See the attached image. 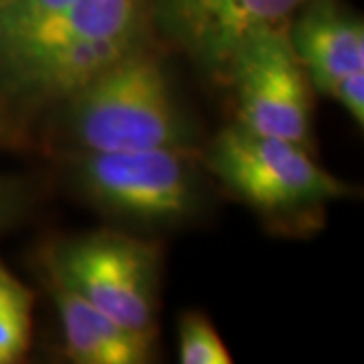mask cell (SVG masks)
<instances>
[{
    "label": "cell",
    "mask_w": 364,
    "mask_h": 364,
    "mask_svg": "<svg viewBox=\"0 0 364 364\" xmlns=\"http://www.w3.org/2000/svg\"><path fill=\"white\" fill-rule=\"evenodd\" d=\"M182 364H229L231 354L203 314H184L178 328Z\"/></svg>",
    "instance_id": "obj_12"
},
{
    "label": "cell",
    "mask_w": 364,
    "mask_h": 364,
    "mask_svg": "<svg viewBox=\"0 0 364 364\" xmlns=\"http://www.w3.org/2000/svg\"><path fill=\"white\" fill-rule=\"evenodd\" d=\"M332 100H336L348 114L352 119L358 124V128L364 126V71H354L344 79H340L336 87L330 95Z\"/></svg>",
    "instance_id": "obj_13"
},
{
    "label": "cell",
    "mask_w": 364,
    "mask_h": 364,
    "mask_svg": "<svg viewBox=\"0 0 364 364\" xmlns=\"http://www.w3.org/2000/svg\"><path fill=\"white\" fill-rule=\"evenodd\" d=\"M6 130V109H4V102H2V83H0V136Z\"/></svg>",
    "instance_id": "obj_15"
},
{
    "label": "cell",
    "mask_w": 364,
    "mask_h": 364,
    "mask_svg": "<svg viewBox=\"0 0 364 364\" xmlns=\"http://www.w3.org/2000/svg\"><path fill=\"white\" fill-rule=\"evenodd\" d=\"M73 0H6L0 6V51L51 23Z\"/></svg>",
    "instance_id": "obj_11"
},
{
    "label": "cell",
    "mask_w": 364,
    "mask_h": 364,
    "mask_svg": "<svg viewBox=\"0 0 364 364\" xmlns=\"http://www.w3.org/2000/svg\"><path fill=\"white\" fill-rule=\"evenodd\" d=\"M67 102V128L85 152L191 148L193 132L172 97L164 69L144 47Z\"/></svg>",
    "instance_id": "obj_2"
},
{
    "label": "cell",
    "mask_w": 364,
    "mask_h": 364,
    "mask_svg": "<svg viewBox=\"0 0 364 364\" xmlns=\"http://www.w3.org/2000/svg\"><path fill=\"white\" fill-rule=\"evenodd\" d=\"M287 28L273 25L253 31L235 47L225 73L233 83L239 126L308 146L312 83Z\"/></svg>",
    "instance_id": "obj_5"
},
{
    "label": "cell",
    "mask_w": 364,
    "mask_h": 364,
    "mask_svg": "<svg viewBox=\"0 0 364 364\" xmlns=\"http://www.w3.org/2000/svg\"><path fill=\"white\" fill-rule=\"evenodd\" d=\"M146 0H73L51 23L0 51V83L35 100H69L142 47Z\"/></svg>",
    "instance_id": "obj_1"
},
{
    "label": "cell",
    "mask_w": 364,
    "mask_h": 364,
    "mask_svg": "<svg viewBox=\"0 0 364 364\" xmlns=\"http://www.w3.org/2000/svg\"><path fill=\"white\" fill-rule=\"evenodd\" d=\"M33 294L0 261V364L23 358L31 340Z\"/></svg>",
    "instance_id": "obj_10"
},
{
    "label": "cell",
    "mask_w": 364,
    "mask_h": 364,
    "mask_svg": "<svg viewBox=\"0 0 364 364\" xmlns=\"http://www.w3.org/2000/svg\"><path fill=\"white\" fill-rule=\"evenodd\" d=\"M26 193L23 186L11 178H0V229L9 227L23 213Z\"/></svg>",
    "instance_id": "obj_14"
},
{
    "label": "cell",
    "mask_w": 364,
    "mask_h": 364,
    "mask_svg": "<svg viewBox=\"0 0 364 364\" xmlns=\"http://www.w3.org/2000/svg\"><path fill=\"white\" fill-rule=\"evenodd\" d=\"M208 170L253 208L287 215L318 207L348 193V186L326 172L306 146L227 126L208 146Z\"/></svg>",
    "instance_id": "obj_3"
},
{
    "label": "cell",
    "mask_w": 364,
    "mask_h": 364,
    "mask_svg": "<svg viewBox=\"0 0 364 364\" xmlns=\"http://www.w3.org/2000/svg\"><path fill=\"white\" fill-rule=\"evenodd\" d=\"M310 0H154L166 37L208 73H225L235 47L263 26L287 25Z\"/></svg>",
    "instance_id": "obj_7"
},
{
    "label": "cell",
    "mask_w": 364,
    "mask_h": 364,
    "mask_svg": "<svg viewBox=\"0 0 364 364\" xmlns=\"http://www.w3.org/2000/svg\"><path fill=\"white\" fill-rule=\"evenodd\" d=\"M81 193L116 215L172 223L193 215L200 198L188 148L81 152L75 160Z\"/></svg>",
    "instance_id": "obj_4"
},
{
    "label": "cell",
    "mask_w": 364,
    "mask_h": 364,
    "mask_svg": "<svg viewBox=\"0 0 364 364\" xmlns=\"http://www.w3.org/2000/svg\"><path fill=\"white\" fill-rule=\"evenodd\" d=\"M47 269L116 322L138 332L154 330L158 249L122 233H91L65 241ZM154 334V332H152Z\"/></svg>",
    "instance_id": "obj_6"
},
{
    "label": "cell",
    "mask_w": 364,
    "mask_h": 364,
    "mask_svg": "<svg viewBox=\"0 0 364 364\" xmlns=\"http://www.w3.org/2000/svg\"><path fill=\"white\" fill-rule=\"evenodd\" d=\"M4 2H6V0H0V6H2V4H4Z\"/></svg>",
    "instance_id": "obj_16"
},
{
    "label": "cell",
    "mask_w": 364,
    "mask_h": 364,
    "mask_svg": "<svg viewBox=\"0 0 364 364\" xmlns=\"http://www.w3.org/2000/svg\"><path fill=\"white\" fill-rule=\"evenodd\" d=\"M49 279L71 360L81 364H144L152 358V332L126 328L57 275L49 273Z\"/></svg>",
    "instance_id": "obj_9"
},
{
    "label": "cell",
    "mask_w": 364,
    "mask_h": 364,
    "mask_svg": "<svg viewBox=\"0 0 364 364\" xmlns=\"http://www.w3.org/2000/svg\"><path fill=\"white\" fill-rule=\"evenodd\" d=\"M287 31L312 87L328 97L340 79L364 71L363 18L336 0L306 2Z\"/></svg>",
    "instance_id": "obj_8"
}]
</instances>
